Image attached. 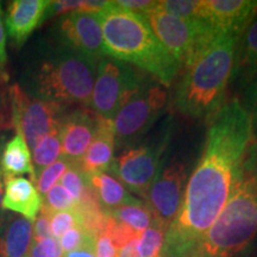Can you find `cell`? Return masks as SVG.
I'll use <instances>...</instances> for the list:
<instances>
[{
  "mask_svg": "<svg viewBox=\"0 0 257 257\" xmlns=\"http://www.w3.org/2000/svg\"><path fill=\"white\" fill-rule=\"evenodd\" d=\"M118 249L112 243L110 237L105 232H100L96 236L95 255L96 257H117Z\"/></svg>",
  "mask_w": 257,
  "mask_h": 257,
  "instance_id": "33",
  "label": "cell"
},
{
  "mask_svg": "<svg viewBox=\"0 0 257 257\" xmlns=\"http://www.w3.org/2000/svg\"><path fill=\"white\" fill-rule=\"evenodd\" d=\"M166 102L165 86L144 81L140 89L121 106L112 120L115 146H130L142 137L162 114Z\"/></svg>",
  "mask_w": 257,
  "mask_h": 257,
  "instance_id": "8",
  "label": "cell"
},
{
  "mask_svg": "<svg viewBox=\"0 0 257 257\" xmlns=\"http://www.w3.org/2000/svg\"><path fill=\"white\" fill-rule=\"evenodd\" d=\"M205 0H163L156 9L170 16L185 19H202Z\"/></svg>",
  "mask_w": 257,
  "mask_h": 257,
  "instance_id": "24",
  "label": "cell"
},
{
  "mask_svg": "<svg viewBox=\"0 0 257 257\" xmlns=\"http://www.w3.org/2000/svg\"><path fill=\"white\" fill-rule=\"evenodd\" d=\"M256 234L257 143H251L229 200L191 257H233Z\"/></svg>",
  "mask_w": 257,
  "mask_h": 257,
  "instance_id": "5",
  "label": "cell"
},
{
  "mask_svg": "<svg viewBox=\"0 0 257 257\" xmlns=\"http://www.w3.org/2000/svg\"><path fill=\"white\" fill-rule=\"evenodd\" d=\"M34 240V225L24 217L0 224V257H27Z\"/></svg>",
  "mask_w": 257,
  "mask_h": 257,
  "instance_id": "18",
  "label": "cell"
},
{
  "mask_svg": "<svg viewBox=\"0 0 257 257\" xmlns=\"http://www.w3.org/2000/svg\"><path fill=\"white\" fill-rule=\"evenodd\" d=\"M257 17V0H205L202 21L218 34L240 37Z\"/></svg>",
  "mask_w": 257,
  "mask_h": 257,
  "instance_id": "14",
  "label": "cell"
},
{
  "mask_svg": "<svg viewBox=\"0 0 257 257\" xmlns=\"http://www.w3.org/2000/svg\"><path fill=\"white\" fill-rule=\"evenodd\" d=\"M99 115L91 110H75L62 118L59 134L61 159L79 165L94 138Z\"/></svg>",
  "mask_w": 257,
  "mask_h": 257,
  "instance_id": "13",
  "label": "cell"
},
{
  "mask_svg": "<svg viewBox=\"0 0 257 257\" xmlns=\"http://www.w3.org/2000/svg\"><path fill=\"white\" fill-rule=\"evenodd\" d=\"M251 131H252V140H256V143H257V113L251 114Z\"/></svg>",
  "mask_w": 257,
  "mask_h": 257,
  "instance_id": "39",
  "label": "cell"
},
{
  "mask_svg": "<svg viewBox=\"0 0 257 257\" xmlns=\"http://www.w3.org/2000/svg\"><path fill=\"white\" fill-rule=\"evenodd\" d=\"M187 184V170L182 163L175 162L159 169L147 194V207L152 212L153 221L167 231L181 207Z\"/></svg>",
  "mask_w": 257,
  "mask_h": 257,
  "instance_id": "10",
  "label": "cell"
},
{
  "mask_svg": "<svg viewBox=\"0 0 257 257\" xmlns=\"http://www.w3.org/2000/svg\"><path fill=\"white\" fill-rule=\"evenodd\" d=\"M244 102H245V110L252 113H257V78L249 83L248 88L244 95Z\"/></svg>",
  "mask_w": 257,
  "mask_h": 257,
  "instance_id": "35",
  "label": "cell"
},
{
  "mask_svg": "<svg viewBox=\"0 0 257 257\" xmlns=\"http://www.w3.org/2000/svg\"><path fill=\"white\" fill-rule=\"evenodd\" d=\"M37 243L41 245L42 251L46 257H63V250L61 248L60 242L53 236L42 239Z\"/></svg>",
  "mask_w": 257,
  "mask_h": 257,
  "instance_id": "34",
  "label": "cell"
},
{
  "mask_svg": "<svg viewBox=\"0 0 257 257\" xmlns=\"http://www.w3.org/2000/svg\"><path fill=\"white\" fill-rule=\"evenodd\" d=\"M70 163L68 161L64 159H60L55 161L53 165L47 167L46 169H43L41 172V174L38 175V179L36 180L37 182V191L41 194V197H44L49 189L53 187V186L56 185V181L59 179L62 178Z\"/></svg>",
  "mask_w": 257,
  "mask_h": 257,
  "instance_id": "28",
  "label": "cell"
},
{
  "mask_svg": "<svg viewBox=\"0 0 257 257\" xmlns=\"http://www.w3.org/2000/svg\"><path fill=\"white\" fill-rule=\"evenodd\" d=\"M42 206L50 211L51 213H55L61 211L75 210L78 208V201L69 194V192L63 186L57 184L53 186L49 192L44 195Z\"/></svg>",
  "mask_w": 257,
  "mask_h": 257,
  "instance_id": "26",
  "label": "cell"
},
{
  "mask_svg": "<svg viewBox=\"0 0 257 257\" xmlns=\"http://www.w3.org/2000/svg\"><path fill=\"white\" fill-rule=\"evenodd\" d=\"M144 78L127 63L111 57H102L96 67L89 106L93 112L105 119L114 115L143 85Z\"/></svg>",
  "mask_w": 257,
  "mask_h": 257,
  "instance_id": "6",
  "label": "cell"
},
{
  "mask_svg": "<svg viewBox=\"0 0 257 257\" xmlns=\"http://www.w3.org/2000/svg\"><path fill=\"white\" fill-rule=\"evenodd\" d=\"M3 184L0 181V214H2V207H3ZM0 224H2V220H0Z\"/></svg>",
  "mask_w": 257,
  "mask_h": 257,
  "instance_id": "41",
  "label": "cell"
},
{
  "mask_svg": "<svg viewBox=\"0 0 257 257\" xmlns=\"http://www.w3.org/2000/svg\"><path fill=\"white\" fill-rule=\"evenodd\" d=\"M49 0H15L6 12V29L16 46L21 47L44 21Z\"/></svg>",
  "mask_w": 257,
  "mask_h": 257,
  "instance_id": "15",
  "label": "cell"
},
{
  "mask_svg": "<svg viewBox=\"0 0 257 257\" xmlns=\"http://www.w3.org/2000/svg\"><path fill=\"white\" fill-rule=\"evenodd\" d=\"M81 6V2L79 0H60V2H50L48 6L44 21L53 16H63L69 12L78 11Z\"/></svg>",
  "mask_w": 257,
  "mask_h": 257,
  "instance_id": "31",
  "label": "cell"
},
{
  "mask_svg": "<svg viewBox=\"0 0 257 257\" xmlns=\"http://www.w3.org/2000/svg\"><path fill=\"white\" fill-rule=\"evenodd\" d=\"M59 156H61V141L59 130H55L42 138L41 142L34 149L32 165H34L35 175H40L42 170L53 165Z\"/></svg>",
  "mask_w": 257,
  "mask_h": 257,
  "instance_id": "23",
  "label": "cell"
},
{
  "mask_svg": "<svg viewBox=\"0 0 257 257\" xmlns=\"http://www.w3.org/2000/svg\"><path fill=\"white\" fill-rule=\"evenodd\" d=\"M107 57L137 66L152 74L162 86H170L181 64L163 47L147 18L110 2L99 12Z\"/></svg>",
  "mask_w": 257,
  "mask_h": 257,
  "instance_id": "2",
  "label": "cell"
},
{
  "mask_svg": "<svg viewBox=\"0 0 257 257\" xmlns=\"http://www.w3.org/2000/svg\"><path fill=\"white\" fill-rule=\"evenodd\" d=\"M4 137L0 136V161H2V154H3V149H4ZM0 175H2V172H0Z\"/></svg>",
  "mask_w": 257,
  "mask_h": 257,
  "instance_id": "40",
  "label": "cell"
},
{
  "mask_svg": "<svg viewBox=\"0 0 257 257\" xmlns=\"http://www.w3.org/2000/svg\"><path fill=\"white\" fill-rule=\"evenodd\" d=\"M114 3L121 9L142 16L147 15L157 5V2H149V0H118Z\"/></svg>",
  "mask_w": 257,
  "mask_h": 257,
  "instance_id": "32",
  "label": "cell"
},
{
  "mask_svg": "<svg viewBox=\"0 0 257 257\" xmlns=\"http://www.w3.org/2000/svg\"><path fill=\"white\" fill-rule=\"evenodd\" d=\"M105 213L130 227L137 236H141L153 224L152 212L142 201L135 205H125Z\"/></svg>",
  "mask_w": 257,
  "mask_h": 257,
  "instance_id": "22",
  "label": "cell"
},
{
  "mask_svg": "<svg viewBox=\"0 0 257 257\" xmlns=\"http://www.w3.org/2000/svg\"><path fill=\"white\" fill-rule=\"evenodd\" d=\"M98 61L60 43L42 50L28 64L21 87L62 107L89 105Z\"/></svg>",
  "mask_w": 257,
  "mask_h": 257,
  "instance_id": "4",
  "label": "cell"
},
{
  "mask_svg": "<svg viewBox=\"0 0 257 257\" xmlns=\"http://www.w3.org/2000/svg\"><path fill=\"white\" fill-rule=\"evenodd\" d=\"M80 225H83L82 218L76 208L70 211L55 212V213L51 214L50 219L51 236L54 238L60 239V237H62L67 231L73 229V227L80 226Z\"/></svg>",
  "mask_w": 257,
  "mask_h": 257,
  "instance_id": "27",
  "label": "cell"
},
{
  "mask_svg": "<svg viewBox=\"0 0 257 257\" xmlns=\"http://www.w3.org/2000/svg\"><path fill=\"white\" fill-rule=\"evenodd\" d=\"M95 240H92L86 244V245L81 246V248L73 250L70 252H66L63 257H96L95 255Z\"/></svg>",
  "mask_w": 257,
  "mask_h": 257,
  "instance_id": "36",
  "label": "cell"
},
{
  "mask_svg": "<svg viewBox=\"0 0 257 257\" xmlns=\"http://www.w3.org/2000/svg\"><path fill=\"white\" fill-rule=\"evenodd\" d=\"M12 124L23 135L29 149L34 150L42 138L59 130L64 107L29 95L19 85L10 89Z\"/></svg>",
  "mask_w": 257,
  "mask_h": 257,
  "instance_id": "9",
  "label": "cell"
},
{
  "mask_svg": "<svg viewBox=\"0 0 257 257\" xmlns=\"http://www.w3.org/2000/svg\"><path fill=\"white\" fill-rule=\"evenodd\" d=\"M51 212L48 211L47 208L42 206L41 212L38 213V218L36 223L34 225V240L35 242H40V240L51 237L50 230V219H51Z\"/></svg>",
  "mask_w": 257,
  "mask_h": 257,
  "instance_id": "30",
  "label": "cell"
},
{
  "mask_svg": "<svg viewBox=\"0 0 257 257\" xmlns=\"http://www.w3.org/2000/svg\"><path fill=\"white\" fill-rule=\"evenodd\" d=\"M238 41L232 76L244 83L257 76V17Z\"/></svg>",
  "mask_w": 257,
  "mask_h": 257,
  "instance_id": "21",
  "label": "cell"
},
{
  "mask_svg": "<svg viewBox=\"0 0 257 257\" xmlns=\"http://www.w3.org/2000/svg\"><path fill=\"white\" fill-rule=\"evenodd\" d=\"M4 179L5 194L3 198V208L22 214L30 221L36 220L43 205V199L34 182L23 176Z\"/></svg>",
  "mask_w": 257,
  "mask_h": 257,
  "instance_id": "17",
  "label": "cell"
},
{
  "mask_svg": "<svg viewBox=\"0 0 257 257\" xmlns=\"http://www.w3.org/2000/svg\"><path fill=\"white\" fill-rule=\"evenodd\" d=\"M96 239V234L86 229L83 225L73 227L60 237V245L64 252H70Z\"/></svg>",
  "mask_w": 257,
  "mask_h": 257,
  "instance_id": "29",
  "label": "cell"
},
{
  "mask_svg": "<svg viewBox=\"0 0 257 257\" xmlns=\"http://www.w3.org/2000/svg\"><path fill=\"white\" fill-rule=\"evenodd\" d=\"M161 152L162 148H130L113 160L110 170L131 192L146 199L159 173Z\"/></svg>",
  "mask_w": 257,
  "mask_h": 257,
  "instance_id": "11",
  "label": "cell"
},
{
  "mask_svg": "<svg viewBox=\"0 0 257 257\" xmlns=\"http://www.w3.org/2000/svg\"><path fill=\"white\" fill-rule=\"evenodd\" d=\"M8 56H6V34L2 19V3H0V72L4 69Z\"/></svg>",
  "mask_w": 257,
  "mask_h": 257,
  "instance_id": "37",
  "label": "cell"
},
{
  "mask_svg": "<svg viewBox=\"0 0 257 257\" xmlns=\"http://www.w3.org/2000/svg\"><path fill=\"white\" fill-rule=\"evenodd\" d=\"M251 143V114L239 101L226 102L212 115L204 153L166 231L161 257H191L229 200Z\"/></svg>",
  "mask_w": 257,
  "mask_h": 257,
  "instance_id": "1",
  "label": "cell"
},
{
  "mask_svg": "<svg viewBox=\"0 0 257 257\" xmlns=\"http://www.w3.org/2000/svg\"><path fill=\"white\" fill-rule=\"evenodd\" d=\"M60 43L85 55L101 60L106 56L98 15L73 11L63 15L57 23Z\"/></svg>",
  "mask_w": 257,
  "mask_h": 257,
  "instance_id": "12",
  "label": "cell"
},
{
  "mask_svg": "<svg viewBox=\"0 0 257 257\" xmlns=\"http://www.w3.org/2000/svg\"><path fill=\"white\" fill-rule=\"evenodd\" d=\"M89 185L94 192L99 206L104 212H108L125 205H135L141 202L137 198L125 189L118 179L107 173H99L88 176Z\"/></svg>",
  "mask_w": 257,
  "mask_h": 257,
  "instance_id": "19",
  "label": "cell"
},
{
  "mask_svg": "<svg viewBox=\"0 0 257 257\" xmlns=\"http://www.w3.org/2000/svg\"><path fill=\"white\" fill-rule=\"evenodd\" d=\"M3 121H4V118H3V115L0 114V130H2V126H3Z\"/></svg>",
  "mask_w": 257,
  "mask_h": 257,
  "instance_id": "42",
  "label": "cell"
},
{
  "mask_svg": "<svg viewBox=\"0 0 257 257\" xmlns=\"http://www.w3.org/2000/svg\"><path fill=\"white\" fill-rule=\"evenodd\" d=\"M137 239L131 240L126 245L118 250L117 257H140L137 252Z\"/></svg>",
  "mask_w": 257,
  "mask_h": 257,
  "instance_id": "38",
  "label": "cell"
},
{
  "mask_svg": "<svg viewBox=\"0 0 257 257\" xmlns=\"http://www.w3.org/2000/svg\"><path fill=\"white\" fill-rule=\"evenodd\" d=\"M166 230L153 221L137 239V252L140 257H161L165 244Z\"/></svg>",
  "mask_w": 257,
  "mask_h": 257,
  "instance_id": "25",
  "label": "cell"
},
{
  "mask_svg": "<svg viewBox=\"0 0 257 257\" xmlns=\"http://www.w3.org/2000/svg\"><path fill=\"white\" fill-rule=\"evenodd\" d=\"M0 167V172L4 178H17L23 174H30L32 181H36L30 149L21 133H17L5 144Z\"/></svg>",
  "mask_w": 257,
  "mask_h": 257,
  "instance_id": "20",
  "label": "cell"
},
{
  "mask_svg": "<svg viewBox=\"0 0 257 257\" xmlns=\"http://www.w3.org/2000/svg\"><path fill=\"white\" fill-rule=\"evenodd\" d=\"M144 17L159 41L181 67L193 54L220 35L206 21L179 18L159 11L156 8Z\"/></svg>",
  "mask_w": 257,
  "mask_h": 257,
  "instance_id": "7",
  "label": "cell"
},
{
  "mask_svg": "<svg viewBox=\"0 0 257 257\" xmlns=\"http://www.w3.org/2000/svg\"><path fill=\"white\" fill-rule=\"evenodd\" d=\"M115 136L113 123L110 119L99 117L98 126L91 146L83 155L80 168L87 176L105 173L111 168L114 157Z\"/></svg>",
  "mask_w": 257,
  "mask_h": 257,
  "instance_id": "16",
  "label": "cell"
},
{
  "mask_svg": "<svg viewBox=\"0 0 257 257\" xmlns=\"http://www.w3.org/2000/svg\"><path fill=\"white\" fill-rule=\"evenodd\" d=\"M239 38L218 35L182 64L184 74L175 91V106L182 114L210 117L221 107Z\"/></svg>",
  "mask_w": 257,
  "mask_h": 257,
  "instance_id": "3",
  "label": "cell"
}]
</instances>
